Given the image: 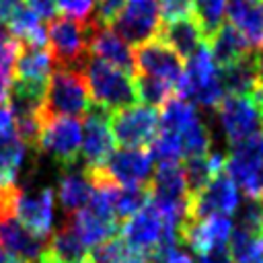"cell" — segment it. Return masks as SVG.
Here are the masks:
<instances>
[{"label": "cell", "mask_w": 263, "mask_h": 263, "mask_svg": "<svg viewBox=\"0 0 263 263\" xmlns=\"http://www.w3.org/2000/svg\"><path fill=\"white\" fill-rule=\"evenodd\" d=\"M127 263H150V261H148V259H142V257H140V259H132V261H127Z\"/></svg>", "instance_id": "ab89813d"}, {"label": "cell", "mask_w": 263, "mask_h": 263, "mask_svg": "<svg viewBox=\"0 0 263 263\" xmlns=\"http://www.w3.org/2000/svg\"><path fill=\"white\" fill-rule=\"evenodd\" d=\"M47 43L53 58V66L82 70L88 60V29L86 21H76L70 16H53L49 18Z\"/></svg>", "instance_id": "277c9868"}, {"label": "cell", "mask_w": 263, "mask_h": 263, "mask_svg": "<svg viewBox=\"0 0 263 263\" xmlns=\"http://www.w3.org/2000/svg\"><path fill=\"white\" fill-rule=\"evenodd\" d=\"M27 6H29L41 21L53 18V16H55V10H58L55 0H27Z\"/></svg>", "instance_id": "d590c367"}, {"label": "cell", "mask_w": 263, "mask_h": 263, "mask_svg": "<svg viewBox=\"0 0 263 263\" xmlns=\"http://www.w3.org/2000/svg\"><path fill=\"white\" fill-rule=\"evenodd\" d=\"M226 247L234 263H245V261L263 257V234L259 230L232 228V234Z\"/></svg>", "instance_id": "83f0119b"}, {"label": "cell", "mask_w": 263, "mask_h": 263, "mask_svg": "<svg viewBox=\"0 0 263 263\" xmlns=\"http://www.w3.org/2000/svg\"><path fill=\"white\" fill-rule=\"evenodd\" d=\"M216 109L224 136L232 146L263 132V113L251 95H224Z\"/></svg>", "instance_id": "52a82bcc"}, {"label": "cell", "mask_w": 263, "mask_h": 263, "mask_svg": "<svg viewBox=\"0 0 263 263\" xmlns=\"http://www.w3.org/2000/svg\"><path fill=\"white\" fill-rule=\"evenodd\" d=\"M132 259H140V255L136 251H132V247L117 234L90 249L92 263H127Z\"/></svg>", "instance_id": "f546056e"}, {"label": "cell", "mask_w": 263, "mask_h": 263, "mask_svg": "<svg viewBox=\"0 0 263 263\" xmlns=\"http://www.w3.org/2000/svg\"><path fill=\"white\" fill-rule=\"evenodd\" d=\"M232 228L230 216H208L201 220L185 218L179 224V242L187 245L195 255H203L212 249L226 247Z\"/></svg>", "instance_id": "5bb4252c"}, {"label": "cell", "mask_w": 263, "mask_h": 263, "mask_svg": "<svg viewBox=\"0 0 263 263\" xmlns=\"http://www.w3.org/2000/svg\"><path fill=\"white\" fill-rule=\"evenodd\" d=\"M99 168L117 185H146L152 177V156L144 148H121Z\"/></svg>", "instance_id": "2e32d148"}, {"label": "cell", "mask_w": 263, "mask_h": 263, "mask_svg": "<svg viewBox=\"0 0 263 263\" xmlns=\"http://www.w3.org/2000/svg\"><path fill=\"white\" fill-rule=\"evenodd\" d=\"M226 14L251 49L263 45V0H228Z\"/></svg>", "instance_id": "7402d4cb"}, {"label": "cell", "mask_w": 263, "mask_h": 263, "mask_svg": "<svg viewBox=\"0 0 263 263\" xmlns=\"http://www.w3.org/2000/svg\"><path fill=\"white\" fill-rule=\"evenodd\" d=\"M55 6L70 18L88 21L92 16L95 0H55Z\"/></svg>", "instance_id": "d6a6232c"}, {"label": "cell", "mask_w": 263, "mask_h": 263, "mask_svg": "<svg viewBox=\"0 0 263 263\" xmlns=\"http://www.w3.org/2000/svg\"><path fill=\"white\" fill-rule=\"evenodd\" d=\"M43 257L51 263H88L90 247L78 236V232L66 220L62 228L47 236Z\"/></svg>", "instance_id": "ffe728a7"}, {"label": "cell", "mask_w": 263, "mask_h": 263, "mask_svg": "<svg viewBox=\"0 0 263 263\" xmlns=\"http://www.w3.org/2000/svg\"><path fill=\"white\" fill-rule=\"evenodd\" d=\"M82 76L92 105L103 107L109 113L138 103L134 76L121 68H115L103 60L88 55L82 66Z\"/></svg>", "instance_id": "6da1fadb"}, {"label": "cell", "mask_w": 263, "mask_h": 263, "mask_svg": "<svg viewBox=\"0 0 263 263\" xmlns=\"http://www.w3.org/2000/svg\"><path fill=\"white\" fill-rule=\"evenodd\" d=\"M12 214L29 232L39 238H47L53 228V189L41 187L35 193H27L18 185Z\"/></svg>", "instance_id": "4fadbf2b"}, {"label": "cell", "mask_w": 263, "mask_h": 263, "mask_svg": "<svg viewBox=\"0 0 263 263\" xmlns=\"http://www.w3.org/2000/svg\"><path fill=\"white\" fill-rule=\"evenodd\" d=\"M0 263H27V261H25V259H21L18 255L10 253L8 249H4V247L0 245Z\"/></svg>", "instance_id": "74e56055"}, {"label": "cell", "mask_w": 263, "mask_h": 263, "mask_svg": "<svg viewBox=\"0 0 263 263\" xmlns=\"http://www.w3.org/2000/svg\"><path fill=\"white\" fill-rule=\"evenodd\" d=\"M224 168V156L214 152H205L199 156H189L183 164V175H185V185L189 195L197 193L218 171Z\"/></svg>", "instance_id": "484cf974"}, {"label": "cell", "mask_w": 263, "mask_h": 263, "mask_svg": "<svg viewBox=\"0 0 263 263\" xmlns=\"http://www.w3.org/2000/svg\"><path fill=\"white\" fill-rule=\"evenodd\" d=\"M92 101L82 76V70L60 68L51 70L45 88V115L62 117H82L90 109Z\"/></svg>", "instance_id": "7a4b0ae2"}, {"label": "cell", "mask_w": 263, "mask_h": 263, "mask_svg": "<svg viewBox=\"0 0 263 263\" xmlns=\"http://www.w3.org/2000/svg\"><path fill=\"white\" fill-rule=\"evenodd\" d=\"M92 193V183L82 168H76V164L72 166H64L60 168V177H58V201L60 208L66 216L76 214L78 210H82Z\"/></svg>", "instance_id": "44dd1931"}, {"label": "cell", "mask_w": 263, "mask_h": 263, "mask_svg": "<svg viewBox=\"0 0 263 263\" xmlns=\"http://www.w3.org/2000/svg\"><path fill=\"white\" fill-rule=\"evenodd\" d=\"M18 45L21 41L16 37H12L4 27L0 29V72H8L12 74V66L18 53Z\"/></svg>", "instance_id": "1f68e13d"}, {"label": "cell", "mask_w": 263, "mask_h": 263, "mask_svg": "<svg viewBox=\"0 0 263 263\" xmlns=\"http://www.w3.org/2000/svg\"><path fill=\"white\" fill-rule=\"evenodd\" d=\"M113 150H115V138L109 125V111L90 105V109L84 113L82 140H80V154L84 166H92V168L103 166Z\"/></svg>", "instance_id": "7c38bea8"}, {"label": "cell", "mask_w": 263, "mask_h": 263, "mask_svg": "<svg viewBox=\"0 0 263 263\" xmlns=\"http://www.w3.org/2000/svg\"><path fill=\"white\" fill-rule=\"evenodd\" d=\"M224 171L249 199L263 201V132L232 146L224 158Z\"/></svg>", "instance_id": "8992f818"}, {"label": "cell", "mask_w": 263, "mask_h": 263, "mask_svg": "<svg viewBox=\"0 0 263 263\" xmlns=\"http://www.w3.org/2000/svg\"><path fill=\"white\" fill-rule=\"evenodd\" d=\"M25 8L23 0H0V25L8 27Z\"/></svg>", "instance_id": "e575fe53"}, {"label": "cell", "mask_w": 263, "mask_h": 263, "mask_svg": "<svg viewBox=\"0 0 263 263\" xmlns=\"http://www.w3.org/2000/svg\"><path fill=\"white\" fill-rule=\"evenodd\" d=\"M47 238H39L33 232H29L10 212L0 214V245L8 249L10 253L18 255L27 263L39 261V257L45 251Z\"/></svg>", "instance_id": "ac0fdd59"}, {"label": "cell", "mask_w": 263, "mask_h": 263, "mask_svg": "<svg viewBox=\"0 0 263 263\" xmlns=\"http://www.w3.org/2000/svg\"><path fill=\"white\" fill-rule=\"evenodd\" d=\"M164 45H168L179 58L187 60L191 58L197 49L205 45L203 33L193 16L185 18H175V21H164L160 23L158 35H156Z\"/></svg>", "instance_id": "d6986e66"}, {"label": "cell", "mask_w": 263, "mask_h": 263, "mask_svg": "<svg viewBox=\"0 0 263 263\" xmlns=\"http://www.w3.org/2000/svg\"><path fill=\"white\" fill-rule=\"evenodd\" d=\"M86 29H88L86 49H88L90 58H97V60H103L115 68H121L132 76L136 74L134 51L109 25H99L95 18H88Z\"/></svg>", "instance_id": "9a60e30c"}, {"label": "cell", "mask_w": 263, "mask_h": 263, "mask_svg": "<svg viewBox=\"0 0 263 263\" xmlns=\"http://www.w3.org/2000/svg\"><path fill=\"white\" fill-rule=\"evenodd\" d=\"M16 123L10 107L6 103H0V144H6L10 140H16Z\"/></svg>", "instance_id": "836d02e7"}, {"label": "cell", "mask_w": 263, "mask_h": 263, "mask_svg": "<svg viewBox=\"0 0 263 263\" xmlns=\"http://www.w3.org/2000/svg\"><path fill=\"white\" fill-rule=\"evenodd\" d=\"M51 70H53V58L47 45H33V43L18 45V53L12 66L14 80L47 86Z\"/></svg>", "instance_id": "e0dca14e"}, {"label": "cell", "mask_w": 263, "mask_h": 263, "mask_svg": "<svg viewBox=\"0 0 263 263\" xmlns=\"http://www.w3.org/2000/svg\"><path fill=\"white\" fill-rule=\"evenodd\" d=\"M109 125L115 144L123 148H144L158 134V113L148 105H132L109 113Z\"/></svg>", "instance_id": "ba28073f"}, {"label": "cell", "mask_w": 263, "mask_h": 263, "mask_svg": "<svg viewBox=\"0 0 263 263\" xmlns=\"http://www.w3.org/2000/svg\"><path fill=\"white\" fill-rule=\"evenodd\" d=\"M134 66L138 74L160 78L168 84H173L179 90V84L183 80L185 72V60L179 58L168 45H164L158 37L136 45L134 51Z\"/></svg>", "instance_id": "8fae6325"}, {"label": "cell", "mask_w": 263, "mask_h": 263, "mask_svg": "<svg viewBox=\"0 0 263 263\" xmlns=\"http://www.w3.org/2000/svg\"><path fill=\"white\" fill-rule=\"evenodd\" d=\"M218 72H220L222 88L228 95H253V90L261 82L251 51L245 53L240 60L220 68Z\"/></svg>", "instance_id": "d4e9b609"}, {"label": "cell", "mask_w": 263, "mask_h": 263, "mask_svg": "<svg viewBox=\"0 0 263 263\" xmlns=\"http://www.w3.org/2000/svg\"><path fill=\"white\" fill-rule=\"evenodd\" d=\"M88 263H92V261H88Z\"/></svg>", "instance_id": "7bdbcfd3"}, {"label": "cell", "mask_w": 263, "mask_h": 263, "mask_svg": "<svg viewBox=\"0 0 263 263\" xmlns=\"http://www.w3.org/2000/svg\"><path fill=\"white\" fill-rule=\"evenodd\" d=\"M238 210V191L234 181L222 168L218 171L197 193L189 195L187 216L189 220H201L208 216H230Z\"/></svg>", "instance_id": "9c48e42d"}, {"label": "cell", "mask_w": 263, "mask_h": 263, "mask_svg": "<svg viewBox=\"0 0 263 263\" xmlns=\"http://www.w3.org/2000/svg\"><path fill=\"white\" fill-rule=\"evenodd\" d=\"M251 97L255 99V103H257V105L261 107V111H263V82L253 90V95H251Z\"/></svg>", "instance_id": "f35d334b"}, {"label": "cell", "mask_w": 263, "mask_h": 263, "mask_svg": "<svg viewBox=\"0 0 263 263\" xmlns=\"http://www.w3.org/2000/svg\"><path fill=\"white\" fill-rule=\"evenodd\" d=\"M134 86H136L138 101H142L144 105L154 107V109H160L177 92V88L173 84H168L160 78H154V76H144V74L134 78Z\"/></svg>", "instance_id": "f1b7e54d"}, {"label": "cell", "mask_w": 263, "mask_h": 263, "mask_svg": "<svg viewBox=\"0 0 263 263\" xmlns=\"http://www.w3.org/2000/svg\"><path fill=\"white\" fill-rule=\"evenodd\" d=\"M66 220L70 222V226L78 232V236L88 247H95V245H99V242L115 236L117 230H119V222L109 220V218H103V216L90 212L88 208H82L76 214L66 216Z\"/></svg>", "instance_id": "cb8c5ba5"}, {"label": "cell", "mask_w": 263, "mask_h": 263, "mask_svg": "<svg viewBox=\"0 0 263 263\" xmlns=\"http://www.w3.org/2000/svg\"><path fill=\"white\" fill-rule=\"evenodd\" d=\"M228 0H193V18L197 21L203 39H208L226 16Z\"/></svg>", "instance_id": "4dcf8cb0"}, {"label": "cell", "mask_w": 263, "mask_h": 263, "mask_svg": "<svg viewBox=\"0 0 263 263\" xmlns=\"http://www.w3.org/2000/svg\"><path fill=\"white\" fill-rule=\"evenodd\" d=\"M197 263H234V261L228 253V247H218V249H212V251L199 255Z\"/></svg>", "instance_id": "8d00e7d4"}, {"label": "cell", "mask_w": 263, "mask_h": 263, "mask_svg": "<svg viewBox=\"0 0 263 263\" xmlns=\"http://www.w3.org/2000/svg\"><path fill=\"white\" fill-rule=\"evenodd\" d=\"M111 29L132 45L154 39L160 29L158 0H125Z\"/></svg>", "instance_id": "30bf717a"}, {"label": "cell", "mask_w": 263, "mask_h": 263, "mask_svg": "<svg viewBox=\"0 0 263 263\" xmlns=\"http://www.w3.org/2000/svg\"><path fill=\"white\" fill-rule=\"evenodd\" d=\"M177 92L199 107H216L222 101L224 88L220 82V72L205 45L187 58L183 80Z\"/></svg>", "instance_id": "3957f363"}, {"label": "cell", "mask_w": 263, "mask_h": 263, "mask_svg": "<svg viewBox=\"0 0 263 263\" xmlns=\"http://www.w3.org/2000/svg\"><path fill=\"white\" fill-rule=\"evenodd\" d=\"M148 201L150 193L146 185H113L111 189V208L119 224L142 210Z\"/></svg>", "instance_id": "4316f807"}, {"label": "cell", "mask_w": 263, "mask_h": 263, "mask_svg": "<svg viewBox=\"0 0 263 263\" xmlns=\"http://www.w3.org/2000/svg\"><path fill=\"white\" fill-rule=\"evenodd\" d=\"M205 41H208L205 47L218 68H224L251 51V45L247 43V39L230 23H222Z\"/></svg>", "instance_id": "603a6c76"}, {"label": "cell", "mask_w": 263, "mask_h": 263, "mask_svg": "<svg viewBox=\"0 0 263 263\" xmlns=\"http://www.w3.org/2000/svg\"><path fill=\"white\" fill-rule=\"evenodd\" d=\"M245 263H263V257H257V259H251V261H245Z\"/></svg>", "instance_id": "60d3db41"}, {"label": "cell", "mask_w": 263, "mask_h": 263, "mask_svg": "<svg viewBox=\"0 0 263 263\" xmlns=\"http://www.w3.org/2000/svg\"><path fill=\"white\" fill-rule=\"evenodd\" d=\"M82 140V123L76 117H62V115H45L39 132V146L37 152L49 156L64 166L78 164Z\"/></svg>", "instance_id": "5b68a950"}, {"label": "cell", "mask_w": 263, "mask_h": 263, "mask_svg": "<svg viewBox=\"0 0 263 263\" xmlns=\"http://www.w3.org/2000/svg\"><path fill=\"white\" fill-rule=\"evenodd\" d=\"M35 263H51V261H47V259L41 255V257H39V261H35Z\"/></svg>", "instance_id": "b9f144b4"}]
</instances>
